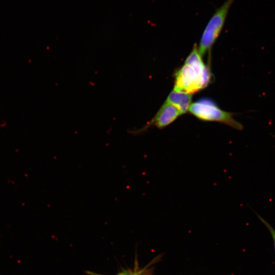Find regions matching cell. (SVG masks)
Here are the masks:
<instances>
[{
	"instance_id": "obj_1",
	"label": "cell",
	"mask_w": 275,
	"mask_h": 275,
	"mask_svg": "<svg viewBox=\"0 0 275 275\" xmlns=\"http://www.w3.org/2000/svg\"><path fill=\"white\" fill-rule=\"evenodd\" d=\"M211 76L195 44L184 64L175 73L173 90L192 94L207 87Z\"/></svg>"
},
{
	"instance_id": "obj_6",
	"label": "cell",
	"mask_w": 275,
	"mask_h": 275,
	"mask_svg": "<svg viewBox=\"0 0 275 275\" xmlns=\"http://www.w3.org/2000/svg\"><path fill=\"white\" fill-rule=\"evenodd\" d=\"M257 216L260 221L264 224V225L267 228L269 232L270 233V235L272 237L273 245L275 250V229L271 226V225L268 223L265 219H264L261 216L259 215L256 212Z\"/></svg>"
},
{
	"instance_id": "obj_3",
	"label": "cell",
	"mask_w": 275,
	"mask_h": 275,
	"mask_svg": "<svg viewBox=\"0 0 275 275\" xmlns=\"http://www.w3.org/2000/svg\"><path fill=\"white\" fill-rule=\"evenodd\" d=\"M235 0H226L217 8L207 23L201 38L198 50L202 56L208 50L219 35L229 10Z\"/></svg>"
},
{
	"instance_id": "obj_4",
	"label": "cell",
	"mask_w": 275,
	"mask_h": 275,
	"mask_svg": "<svg viewBox=\"0 0 275 275\" xmlns=\"http://www.w3.org/2000/svg\"><path fill=\"white\" fill-rule=\"evenodd\" d=\"M181 115L176 106L166 101L150 121L138 129L130 130V133L133 135H138L145 132L151 126L163 129L173 123Z\"/></svg>"
},
{
	"instance_id": "obj_5",
	"label": "cell",
	"mask_w": 275,
	"mask_h": 275,
	"mask_svg": "<svg viewBox=\"0 0 275 275\" xmlns=\"http://www.w3.org/2000/svg\"><path fill=\"white\" fill-rule=\"evenodd\" d=\"M192 99V94L172 91L166 101L176 106L182 114L188 112Z\"/></svg>"
},
{
	"instance_id": "obj_2",
	"label": "cell",
	"mask_w": 275,
	"mask_h": 275,
	"mask_svg": "<svg viewBox=\"0 0 275 275\" xmlns=\"http://www.w3.org/2000/svg\"><path fill=\"white\" fill-rule=\"evenodd\" d=\"M188 112L202 121L218 122L237 130L243 129L242 124L233 118L232 113L221 109L211 100L203 99L191 103Z\"/></svg>"
}]
</instances>
